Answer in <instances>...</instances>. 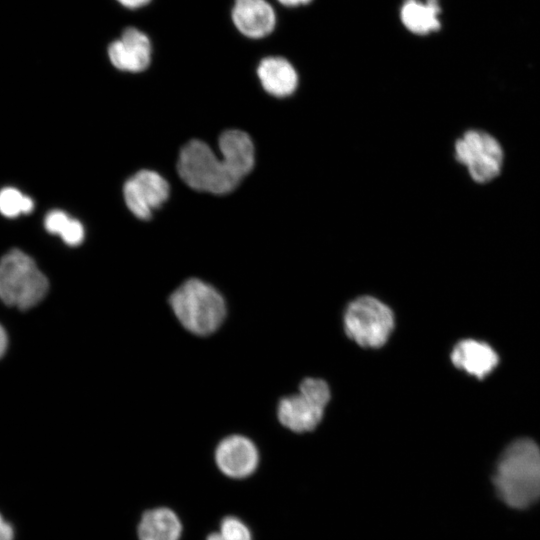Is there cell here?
I'll use <instances>...</instances> for the list:
<instances>
[{"instance_id":"6da1fadb","label":"cell","mask_w":540,"mask_h":540,"mask_svg":"<svg viewBox=\"0 0 540 540\" xmlns=\"http://www.w3.org/2000/svg\"><path fill=\"white\" fill-rule=\"evenodd\" d=\"M221 158L200 140L188 142L177 163L182 180L192 189L213 194L234 190L254 166V145L241 130H227L219 138Z\"/></svg>"},{"instance_id":"7a4b0ae2","label":"cell","mask_w":540,"mask_h":540,"mask_svg":"<svg viewBox=\"0 0 540 540\" xmlns=\"http://www.w3.org/2000/svg\"><path fill=\"white\" fill-rule=\"evenodd\" d=\"M499 498L523 509L540 499V448L531 439L512 442L501 454L493 477Z\"/></svg>"},{"instance_id":"3957f363","label":"cell","mask_w":540,"mask_h":540,"mask_svg":"<svg viewBox=\"0 0 540 540\" xmlns=\"http://www.w3.org/2000/svg\"><path fill=\"white\" fill-rule=\"evenodd\" d=\"M171 308L185 329L206 336L215 332L226 316L223 297L209 284L189 279L170 297Z\"/></svg>"},{"instance_id":"277c9868","label":"cell","mask_w":540,"mask_h":540,"mask_svg":"<svg viewBox=\"0 0 540 540\" xmlns=\"http://www.w3.org/2000/svg\"><path fill=\"white\" fill-rule=\"evenodd\" d=\"M49 282L35 261L19 249L0 259V299L8 306L28 310L46 296Z\"/></svg>"},{"instance_id":"5b68a950","label":"cell","mask_w":540,"mask_h":540,"mask_svg":"<svg viewBox=\"0 0 540 540\" xmlns=\"http://www.w3.org/2000/svg\"><path fill=\"white\" fill-rule=\"evenodd\" d=\"M346 335L363 348L377 349L384 346L395 327L391 308L370 295L352 300L343 315Z\"/></svg>"},{"instance_id":"8992f818","label":"cell","mask_w":540,"mask_h":540,"mask_svg":"<svg viewBox=\"0 0 540 540\" xmlns=\"http://www.w3.org/2000/svg\"><path fill=\"white\" fill-rule=\"evenodd\" d=\"M454 156L475 183L487 184L501 174L505 153L494 135L474 128L465 131L456 140Z\"/></svg>"},{"instance_id":"52a82bcc","label":"cell","mask_w":540,"mask_h":540,"mask_svg":"<svg viewBox=\"0 0 540 540\" xmlns=\"http://www.w3.org/2000/svg\"><path fill=\"white\" fill-rule=\"evenodd\" d=\"M123 193L129 210L146 220L168 198L169 185L157 172L140 170L125 182Z\"/></svg>"},{"instance_id":"ba28073f","label":"cell","mask_w":540,"mask_h":540,"mask_svg":"<svg viewBox=\"0 0 540 540\" xmlns=\"http://www.w3.org/2000/svg\"><path fill=\"white\" fill-rule=\"evenodd\" d=\"M215 461L227 477L244 479L257 470L260 455L252 440L242 435H231L218 444Z\"/></svg>"},{"instance_id":"9c48e42d","label":"cell","mask_w":540,"mask_h":540,"mask_svg":"<svg viewBox=\"0 0 540 540\" xmlns=\"http://www.w3.org/2000/svg\"><path fill=\"white\" fill-rule=\"evenodd\" d=\"M152 45L149 36L136 27L125 28L120 37L108 46L112 65L126 72H141L151 61Z\"/></svg>"},{"instance_id":"30bf717a","label":"cell","mask_w":540,"mask_h":540,"mask_svg":"<svg viewBox=\"0 0 540 540\" xmlns=\"http://www.w3.org/2000/svg\"><path fill=\"white\" fill-rule=\"evenodd\" d=\"M231 20L242 35L260 39L273 32L277 16L267 0H234Z\"/></svg>"},{"instance_id":"8fae6325","label":"cell","mask_w":540,"mask_h":540,"mask_svg":"<svg viewBox=\"0 0 540 540\" xmlns=\"http://www.w3.org/2000/svg\"><path fill=\"white\" fill-rule=\"evenodd\" d=\"M323 416L324 408L299 392L283 397L277 407V417L281 425L299 434L315 430Z\"/></svg>"},{"instance_id":"7c38bea8","label":"cell","mask_w":540,"mask_h":540,"mask_svg":"<svg viewBox=\"0 0 540 540\" xmlns=\"http://www.w3.org/2000/svg\"><path fill=\"white\" fill-rule=\"evenodd\" d=\"M451 361L458 369L482 379L493 371L499 359L497 353L488 344L474 339H465L454 346Z\"/></svg>"},{"instance_id":"4fadbf2b","label":"cell","mask_w":540,"mask_h":540,"mask_svg":"<svg viewBox=\"0 0 540 540\" xmlns=\"http://www.w3.org/2000/svg\"><path fill=\"white\" fill-rule=\"evenodd\" d=\"M257 75L264 90L276 97L291 95L298 85V74L285 58L269 56L262 59Z\"/></svg>"},{"instance_id":"5bb4252c","label":"cell","mask_w":540,"mask_h":540,"mask_svg":"<svg viewBox=\"0 0 540 540\" xmlns=\"http://www.w3.org/2000/svg\"><path fill=\"white\" fill-rule=\"evenodd\" d=\"M440 13L437 0H404L400 20L411 33L428 35L440 29Z\"/></svg>"},{"instance_id":"9a60e30c","label":"cell","mask_w":540,"mask_h":540,"mask_svg":"<svg viewBox=\"0 0 540 540\" xmlns=\"http://www.w3.org/2000/svg\"><path fill=\"white\" fill-rule=\"evenodd\" d=\"M182 524L174 511L166 507L146 511L138 524L139 540H180Z\"/></svg>"},{"instance_id":"2e32d148","label":"cell","mask_w":540,"mask_h":540,"mask_svg":"<svg viewBox=\"0 0 540 540\" xmlns=\"http://www.w3.org/2000/svg\"><path fill=\"white\" fill-rule=\"evenodd\" d=\"M44 226L49 233L59 235L67 245L77 246L84 240L83 225L64 211L52 210L47 213Z\"/></svg>"},{"instance_id":"e0dca14e","label":"cell","mask_w":540,"mask_h":540,"mask_svg":"<svg viewBox=\"0 0 540 540\" xmlns=\"http://www.w3.org/2000/svg\"><path fill=\"white\" fill-rule=\"evenodd\" d=\"M34 209L33 200L13 187L0 190V213L8 218L28 214Z\"/></svg>"},{"instance_id":"ac0fdd59","label":"cell","mask_w":540,"mask_h":540,"mask_svg":"<svg viewBox=\"0 0 540 540\" xmlns=\"http://www.w3.org/2000/svg\"><path fill=\"white\" fill-rule=\"evenodd\" d=\"M299 393L324 409L331 398L328 384L320 378L308 377L302 380L299 385Z\"/></svg>"},{"instance_id":"d6986e66","label":"cell","mask_w":540,"mask_h":540,"mask_svg":"<svg viewBox=\"0 0 540 540\" xmlns=\"http://www.w3.org/2000/svg\"><path fill=\"white\" fill-rule=\"evenodd\" d=\"M219 532L226 540H253L250 528L236 516L223 518Z\"/></svg>"},{"instance_id":"ffe728a7","label":"cell","mask_w":540,"mask_h":540,"mask_svg":"<svg viewBox=\"0 0 540 540\" xmlns=\"http://www.w3.org/2000/svg\"><path fill=\"white\" fill-rule=\"evenodd\" d=\"M0 540H14V528L0 513Z\"/></svg>"},{"instance_id":"44dd1931","label":"cell","mask_w":540,"mask_h":540,"mask_svg":"<svg viewBox=\"0 0 540 540\" xmlns=\"http://www.w3.org/2000/svg\"><path fill=\"white\" fill-rule=\"evenodd\" d=\"M124 8L136 10L148 5L152 0H115Z\"/></svg>"},{"instance_id":"7402d4cb","label":"cell","mask_w":540,"mask_h":540,"mask_svg":"<svg viewBox=\"0 0 540 540\" xmlns=\"http://www.w3.org/2000/svg\"><path fill=\"white\" fill-rule=\"evenodd\" d=\"M8 346V337L5 329L0 325V358L5 354Z\"/></svg>"},{"instance_id":"603a6c76","label":"cell","mask_w":540,"mask_h":540,"mask_svg":"<svg viewBox=\"0 0 540 540\" xmlns=\"http://www.w3.org/2000/svg\"><path fill=\"white\" fill-rule=\"evenodd\" d=\"M280 4L287 7H297L301 5H306L312 0H277Z\"/></svg>"},{"instance_id":"cb8c5ba5","label":"cell","mask_w":540,"mask_h":540,"mask_svg":"<svg viewBox=\"0 0 540 540\" xmlns=\"http://www.w3.org/2000/svg\"><path fill=\"white\" fill-rule=\"evenodd\" d=\"M206 540H226L220 532H213L208 535Z\"/></svg>"}]
</instances>
